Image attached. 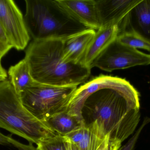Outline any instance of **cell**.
Returning <instances> with one entry per match:
<instances>
[{"label": "cell", "instance_id": "4fadbf2b", "mask_svg": "<svg viewBox=\"0 0 150 150\" xmlns=\"http://www.w3.org/2000/svg\"><path fill=\"white\" fill-rule=\"evenodd\" d=\"M46 123L57 135L62 136L69 134L84 126L82 119L69 113L67 110L54 115Z\"/></svg>", "mask_w": 150, "mask_h": 150}, {"label": "cell", "instance_id": "cb8c5ba5", "mask_svg": "<svg viewBox=\"0 0 150 150\" xmlns=\"http://www.w3.org/2000/svg\"><path fill=\"white\" fill-rule=\"evenodd\" d=\"M0 41L8 43L6 36H5V33H4V31L3 30L1 23H0Z\"/></svg>", "mask_w": 150, "mask_h": 150}, {"label": "cell", "instance_id": "3957f363", "mask_svg": "<svg viewBox=\"0 0 150 150\" xmlns=\"http://www.w3.org/2000/svg\"><path fill=\"white\" fill-rule=\"evenodd\" d=\"M25 22L33 40H61L89 29L59 0H25Z\"/></svg>", "mask_w": 150, "mask_h": 150}, {"label": "cell", "instance_id": "d6986e66", "mask_svg": "<svg viewBox=\"0 0 150 150\" xmlns=\"http://www.w3.org/2000/svg\"><path fill=\"white\" fill-rule=\"evenodd\" d=\"M121 144L120 141L112 140L108 136H106L97 150H118L121 147Z\"/></svg>", "mask_w": 150, "mask_h": 150}, {"label": "cell", "instance_id": "6da1fadb", "mask_svg": "<svg viewBox=\"0 0 150 150\" xmlns=\"http://www.w3.org/2000/svg\"><path fill=\"white\" fill-rule=\"evenodd\" d=\"M140 94L124 78L101 75L77 88L67 111L101 139L122 143L141 118Z\"/></svg>", "mask_w": 150, "mask_h": 150}, {"label": "cell", "instance_id": "277c9868", "mask_svg": "<svg viewBox=\"0 0 150 150\" xmlns=\"http://www.w3.org/2000/svg\"><path fill=\"white\" fill-rule=\"evenodd\" d=\"M0 128L37 145L58 135L24 107L20 95L8 79L0 82Z\"/></svg>", "mask_w": 150, "mask_h": 150}, {"label": "cell", "instance_id": "5bb4252c", "mask_svg": "<svg viewBox=\"0 0 150 150\" xmlns=\"http://www.w3.org/2000/svg\"><path fill=\"white\" fill-rule=\"evenodd\" d=\"M8 75L11 83L19 95L25 89L36 83L32 77L29 64L25 58L11 66Z\"/></svg>", "mask_w": 150, "mask_h": 150}, {"label": "cell", "instance_id": "ba28073f", "mask_svg": "<svg viewBox=\"0 0 150 150\" xmlns=\"http://www.w3.org/2000/svg\"><path fill=\"white\" fill-rule=\"evenodd\" d=\"M142 0H96L101 27L129 25L131 11Z\"/></svg>", "mask_w": 150, "mask_h": 150}, {"label": "cell", "instance_id": "2e32d148", "mask_svg": "<svg viewBox=\"0 0 150 150\" xmlns=\"http://www.w3.org/2000/svg\"><path fill=\"white\" fill-rule=\"evenodd\" d=\"M134 9L139 26L146 34L150 35V0H142Z\"/></svg>", "mask_w": 150, "mask_h": 150}, {"label": "cell", "instance_id": "9c48e42d", "mask_svg": "<svg viewBox=\"0 0 150 150\" xmlns=\"http://www.w3.org/2000/svg\"><path fill=\"white\" fill-rule=\"evenodd\" d=\"M84 24L93 30L101 27L96 0H59Z\"/></svg>", "mask_w": 150, "mask_h": 150}, {"label": "cell", "instance_id": "7402d4cb", "mask_svg": "<svg viewBox=\"0 0 150 150\" xmlns=\"http://www.w3.org/2000/svg\"><path fill=\"white\" fill-rule=\"evenodd\" d=\"M8 73L0 63V82L7 79Z\"/></svg>", "mask_w": 150, "mask_h": 150}, {"label": "cell", "instance_id": "9a60e30c", "mask_svg": "<svg viewBox=\"0 0 150 150\" xmlns=\"http://www.w3.org/2000/svg\"><path fill=\"white\" fill-rule=\"evenodd\" d=\"M116 40L122 44L136 48H142L150 52V39L135 29H127L119 34Z\"/></svg>", "mask_w": 150, "mask_h": 150}, {"label": "cell", "instance_id": "8fae6325", "mask_svg": "<svg viewBox=\"0 0 150 150\" xmlns=\"http://www.w3.org/2000/svg\"><path fill=\"white\" fill-rule=\"evenodd\" d=\"M119 33V28L117 25L100 27L96 32L90 43L82 60V64L91 69V65L94 60L116 39Z\"/></svg>", "mask_w": 150, "mask_h": 150}, {"label": "cell", "instance_id": "52a82bcc", "mask_svg": "<svg viewBox=\"0 0 150 150\" xmlns=\"http://www.w3.org/2000/svg\"><path fill=\"white\" fill-rule=\"evenodd\" d=\"M0 23L8 43L17 50H23L31 38L24 18L12 0H0Z\"/></svg>", "mask_w": 150, "mask_h": 150}, {"label": "cell", "instance_id": "7a4b0ae2", "mask_svg": "<svg viewBox=\"0 0 150 150\" xmlns=\"http://www.w3.org/2000/svg\"><path fill=\"white\" fill-rule=\"evenodd\" d=\"M61 40H33L25 51L33 80L42 84L56 86H78L90 76L91 69L82 63L63 60Z\"/></svg>", "mask_w": 150, "mask_h": 150}, {"label": "cell", "instance_id": "ac0fdd59", "mask_svg": "<svg viewBox=\"0 0 150 150\" xmlns=\"http://www.w3.org/2000/svg\"><path fill=\"white\" fill-rule=\"evenodd\" d=\"M150 122V118H148V117L145 118L142 124L137 129L135 134L130 138V140L128 141L126 144L123 145L122 147H121L118 150H134L137 141L138 140V137H139L142 130L143 129L144 127Z\"/></svg>", "mask_w": 150, "mask_h": 150}, {"label": "cell", "instance_id": "8992f818", "mask_svg": "<svg viewBox=\"0 0 150 150\" xmlns=\"http://www.w3.org/2000/svg\"><path fill=\"white\" fill-rule=\"evenodd\" d=\"M150 64V54L122 44L116 39L94 60L92 68L111 72L140 65Z\"/></svg>", "mask_w": 150, "mask_h": 150}, {"label": "cell", "instance_id": "603a6c76", "mask_svg": "<svg viewBox=\"0 0 150 150\" xmlns=\"http://www.w3.org/2000/svg\"><path fill=\"white\" fill-rule=\"evenodd\" d=\"M0 144L10 145L8 141V136L4 135L0 132Z\"/></svg>", "mask_w": 150, "mask_h": 150}, {"label": "cell", "instance_id": "ffe728a7", "mask_svg": "<svg viewBox=\"0 0 150 150\" xmlns=\"http://www.w3.org/2000/svg\"><path fill=\"white\" fill-rule=\"evenodd\" d=\"M8 141L10 144L13 145L19 150H39L37 147H34L32 144H23L13 139L11 136H8Z\"/></svg>", "mask_w": 150, "mask_h": 150}, {"label": "cell", "instance_id": "5b68a950", "mask_svg": "<svg viewBox=\"0 0 150 150\" xmlns=\"http://www.w3.org/2000/svg\"><path fill=\"white\" fill-rule=\"evenodd\" d=\"M77 86H56L36 82L20 94L24 107L34 117L46 122L66 111Z\"/></svg>", "mask_w": 150, "mask_h": 150}, {"label": "cell", "instance_id": "7c38bea8", "mask_svg": "<svg viewBox=\"0 0 150 150\" xmlns=\"http://www.w3.org/2000/svg\"><path fill=\"white\" fill-rule=\"evenodd\" d=\"M62 137L67 150H97L105 138L101 139L84 126Z\"/></svg>", "mask_w": 150, "mask_h": 150}, {"label": "cell", "instance_id": "30bf717a", "mask_svg": "<svg viewBox=\"0 0 150 150\" xmlns=\"http://www.w3.org/2000/svg\"><path fill=\"white\" fill-rule=\"evenodd\" d=\"M95 33V30L89 29L62 40L64 61L75 64L82 63Z\"/></svg>", "mask_w": 150, "mask_h": 150}, {"label": "cell", "instance_id": "e0dca14e", "mask_svg": "<svg viewBox=\"0 0 150 150\" xmlns=\"http://www.w3.org/2000/svg\"><path fill=\"white\" fill-rule=\"evenodd\" d=\"M37 148L39 150H67L63 137L59 135L40 142Z\"/></svg>", "mask_w": 150, "mask_h": 150}, {"label": "cell", "instance_id": "44dd1931", "mask_svg": "<svg viewBox=\"0 0 150 150\" xmlns=\"http://www.w3.org/2000/svg\"><path fill=\"white\" fill-rule=\"evenodd\" d=\"M11 48L12 46L9 43L0 41V61Z\"/></svg>", "mask_w": 150, "mask_h": 150}]
</instances>
